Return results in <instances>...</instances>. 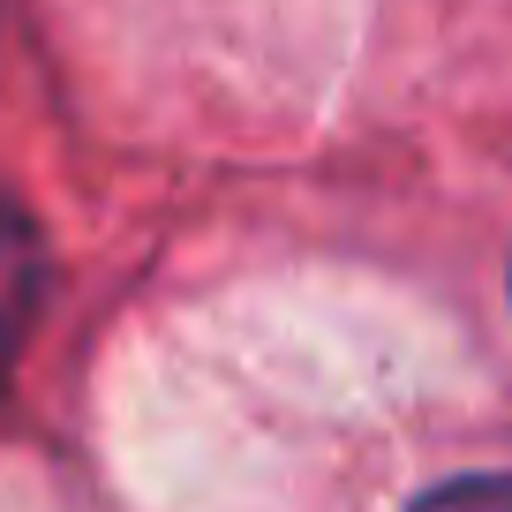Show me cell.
Listing matches in <instances>:
<instances>
[{
	"mask_svg": "<svg viewBox=\"0 0 512 512\" xmlns=\"http://www.w3.org/2000/svg\"><path fill=\"white\" fill-rule=\"evenodd\" d=\"M38 294H46V249H38V226L16 196H0V362L23 347L38 317Z\"/></svg>",
	"mask_w": 512,
	"mask_h": 512,
	"instance_id": "cell-1",
	"label": "cell"
},
{
	"mask_svg": "<svg viewBox=\"0 0 512 512\" xmlns=\"http://www.w3.org/2000/svg\"><path fill=\"white\" fill-rule=\"evenodd\" d=\"M407 512H512V475H467V482H445L430 490L422 505Z\"/></svg>",
	"mask_w": 512,
	"mask_h": 512,
	"instance_id": "cell-2",
	"label": "cell"
}]
</instances>
